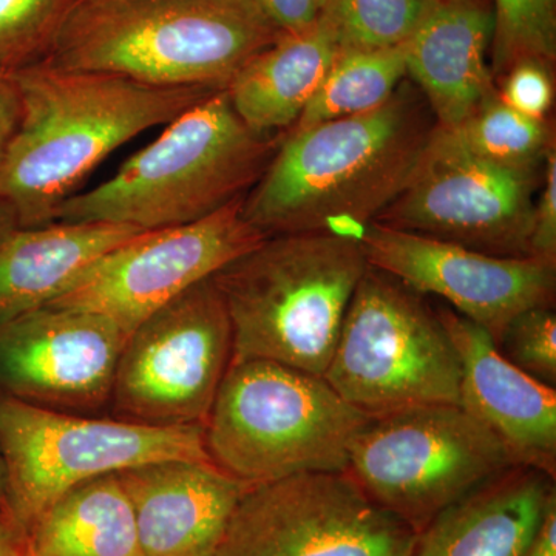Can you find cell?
<instances>
[{
  "mask_svg": "<svg viewBox=\"0 0 556 556\" xmlns=\"http://www.w3.org/2000/svg\"><path fill=\"white\" fill-rule=\"evenodd\" d=\"M434 126L424 94L402 83L372 112L289 130L244 197V218L265 237L358 240L408 185Z\"/></svg>",
  "mask_w": 556,
  "mask_h": 556,
  "instance_id": "6da1fadb",
  "label": "cell"
},
{
  "mask_svg": "<svg viewBox=\"0 0 556 556\" xmlns=\"http://www.w3.org/2000/svg\"><path fill=\"white\" fill-rule=\"evenodd\" d=\"M21 121L0 164V199L21 229L50 225L91 172L127 141L167 126L218 89L159 87L39 61L11 72Z\"/></svg>",
  "mask_w": 556,
  "mask_h": 556,
  "instance_id": "7a4b0ae2",
  "label": "cell"
},
{
  "mask_svg": "<svg viewBox=\"0 0 556 556\" xmlns=\"http://www.w3.org/2000/svg\"><path fill=\"white\" fill-rule=\"evenodd\" d=\"M281 33L254 0H118L73 10L46 62L223 90Z\"/></svg>",
  "mask_w": 556,
  "mask_h": 556,
  "instance_id": "3957f363",
  "label": "cell"
},
{
  "mask_svg": "<svg viewBox=\"0 0 556 556\" xmlns=\"http://www.w3.org/2000/svg\"><path fill=\"white\" fill-rule=\"evenodd\" d=\"M278 142L241 121L226 89L215 91L108 181L64 201L54 222L112 223L142 232L192 225L247 197Z\"/></svg>",
  "mask_w": 556,
  "mask_h": 556,
  "instance_id": "277c9868",
  "label": "cell"
},
{
  "mask_svg": "<svg viewBox=\"0 0 556 556\" xmlns=\"http://www.w3.org/2000/svg\"><path fill=\"white\" fill-rule=\"evenodd\" d=\"M368 268L350 237H266L212 276L232 321V361L265 358L324 376Z\"/></svg>",
  "mask_w": 556,
  "mask_h": 556,
  "instance_id": "5b68a950",
  "label": "cell"
},
{
  "mask_svg": "<svg viewBox=\"0 0 556 556\" xmlns=\"http://www.w3.org/2000/svg\"><path fill=\"white\" fill-rule=\"evenodd\" d=\"M369 420L324 376L265 361H232L204 424L212 463L248 485L345 471Z\"/></svg>",
  "mask_w": 556,
  "mask_h": 556,
  "instance_id": "8992f818",
  "label": "cell"
},
{
  "mask_svg": "<svg viewBox=\"0 0 556 556\" xmlns=\"http://www.w3.org/2000/svg\"><path fill=\"white\" fill-rule=\"evenodd\" d=\"M325 380L369 419L460 404V362L422 294L369 266L358 281Z\"/></svg>",
  "mask_w": 556,
  "mask_h": 556,
  "instance_id": "52a82bcc",
  "label": "cell"
},
{
  "mask_svg": "<svg viewBox=\"0 0 556 556\" xmlns=\"http://www.w3.org/2000/svg\"><path fill=\"white\" fill-rule=\"evenodd\" d=\"M9 515L24 533L73 486L159 460L212 463L203 426L152 427L73 415L0 394Z\"/></svg>",
  "mask_w": 556,
  "mask_h": 556,
  "instance_id": "ba28073f",
  "label": "cell"
},
{
  "mask_svg": "<svg viewBox=\"0 0 556 556\" xmlns=\"http://www.w3.org/2000/svg\"><path fill=\"white\" fill-rule=\"evenodd\" d=\"M515 466L500 439L460 405L369 419L346 471L380 508L419 533L444 508Z\"/></svg>",
  "mask_w": 556,
  "mask_h": 556,
  "instance_id": "9c48e42d",
  "label": "cell"
},
{
  "mask_svg": "<svg viewBox=\"0 0 556 556\" xmlns=\"http://www.w3.org/2000/svg\"><path fill=\"white\" fill-rule=\"evenodd\" d=\"M232 357L228 306L206 278L131 332L113 380L110 413L142 426L204 427Z\"/></svg>",
  "mask_w": 556,
  "mask_h": 556,
  "instance_id": "30bf717a",
  "label": "cell"
},
{
  "mask_svg": "<svg viewBox=\"0 0 556 556\" xmlns=\"http://www.w3.org/2000/svg\"><path fill=\"white\" fill-rule=\"evenodd\" d=\"M541 170L479 159L434 126L408 185L376 222L497 257H532Z\"/></svg>",
  "mask_w": 556,
  "mask_h": 556,
  "instance_id": "8fae6325",
  "label": "cell"
},
{
  "mask_svg": "<svg viewBox=\"0 0 556 556\" xmlns=\"http://www.w3.org/2000/svg\"><path fill=\"white\" fill-rule=\"evenodd\" d=\"M415 541L346 470L321 471L252 485L215 556H408Z\"/></svg>",
  "mask_w": 556,
  "mask_h": 556,
  "instance_id": "7c38bea8",
  "label": "cell"
},
{
  "mask_svg": "<svg viewBox=\"0 0 556 556\" xmlns=\"http://www.w3.org/2000/svg\"><path fill=\"white\" fill-rule=\"evenodd\" d=\"M243 199L177 228L146 230L93 263L47 306L87 311L131 334L156 311L266 239Z\"/></svg>",
  "mask_w": 556,
  "mask_h": 556,
  "instance_id": "4fadbf2b",
  "label": "cell"
},
{
  "mask_svg": "<svg viewBox=\"0 0 556 556\" xmlns=\"http://www.w3.org/2000/svg\"><path fill=\"white\" fill-rule=\"evenodd\" d=\"M361 247L369 266L419 294L445 300L497 345L518 314L554 305L556 263L536 257H497L475 249L371 223Z\"/></svg>",
  "mask_w": 556,
  "mask_h": 556,
  "instance_id": "5bb4252c",
  "label": "cell"
},
{
  "mask_svg": "<svg viewBox=\"0 0 556 556\" xmlns=\"http://www.w3.org/2000/svg\"><path fill=\"white\" fill-rule=\"evenodd\" d=\"M129 334L87 311L43 306L0 327V394L54 412L109 408Z\"/></svg>",
  "mask_w": 556,
  "mask_h": 556,
  "instance_id": "9a60e30c",
  "label": "cell"
},
{
  "mask_svg": "<svg viewBox=\"0 0 556 556\" xmlns=\"http://www.w3.org/2000/svg\"><path fill=\"white\" fill-rule=\"evenodd\" d=\"M437 309L459 356L460 407L500 439L515 466L556 479L555 388L511 365L475 321L450 306Z\"/></svg>",
  "mask_w": 556,
  "mask_h": 556,
  "instance_id": "2e32d148",
  "label": "cell"
},
{
  "mask_svg": "<svg viewBox=\"0 0 556 556\" xmlns=\"http://www.w3.org/2000/svg\"><path fill=\"white\" fill-rule=\"evenodd\" d=\"M144 556H215L229 519L252 485L215 464L159 460L118 471Z\"/></svg>",
  "mask_w": 556,
  "mask_h": 556,
  "instance_id": "e0dca14e",
  "label": "cell"
},
{
  "mask_svg": "<svg viewBox=\"0 0 556 556\" xmlns=\"http://www.w3.org/2000/svg\"><path fill=\"white\" fill-rule=\"evenodd\" d=\"M493 28L486 0H433L404 43L407 76L437 126L453 129L497 90L489 65Z\"/></svg>",
  "mask_w": 556,
  "mask_h": 556,
  "instance_id": "ac0fdd59",
  "label": "cell"
},
{
  "mask_svg": "<svg viewBox=\"0 0 556 556\" xmlns=\"http://www.w3.org/2000/svg\"><path fill=\"white\" fill-rule=\"evenodd\" d=\"M556 479L511 466L475 486L417 533L408 556H519L556 501Z\"/></svg>",
  "mask_w": 556,
  "mask_h": 556,
  "instance_id": "d6986e66",
  "label": "cell"
},
{
  "mask_svg": "<svg viewBox=\"0 0 556 556\" xmlns=\"http://www.w3.org/2000/svg\"><path fill=\"white\" fill-rule=\"evenodd\" d=\"M141 232L65 222L14 230L0 243V327L49 305L102 255Z\"/></svg>",
  "mask_w": 556,
  "mask_h": 556,
  "instance_id": "ffe728a7",
  "label": "cell"
},
{
  "mask_svg": "<svg viewBox=\"0 0 556 556\" xmlns=\"http://www.w3.org/2000/svg\"><path fill=\"white\" fill-rule=\"evenodd\" d=\"M339 50L338 36L325 16L306 30L281 35L230 80V104L252 130L276 137L298 123Z\"/></svg>",
  "mask_w": 556,
  "mask_h": 556,
  "instance_id": "44dd1931",
  "label": "cell"
},
{
  "mask_svg": "<svg viewBox=\"0 0 556 556\" xmlns=\"http://www.w3.org/2000/svg\"><path fill=\"white\" fill-rule=\"evenodd\" d=\"M27 556H144L118 473L73 486L24 530Z\"/></svg>",
  "mask_w": 556,
  "mask_h": 556,
  "instance_id": "7402d4cb",
  "label": "cell"
},
{
  "mask_svg": "<svg viewBox=\"0 0 556 556\" xmlns=\"http://www.w3.org/2000/svg\"><path fill=\"white\" fill-rule=\"evenodd\" d=\"M405 78L404 46L386 50L340 49L313 100L289 130L372 112L393 97Z\"/></svg>",
  "mask_w": 556,
  "mask_h": 556,
  "instance_id": "603a6c76",
  "label": "cell"
},
{
  "mask_svg": "<svg viewBox=\"0 0 556 556\" xmlns=\"http://www.w3.org/2000/svg\"><path fill=\"white\" fill-rule=\"evenodd\" d=\"M479 159L519 170H541L554 146L546 119H533L508 108L497 90L463 123L447 129Z\"/></svg>",
  "mask_w": 556,
  "mask_h": 556,
  "instance_id": "cb8c5ba5",
  "label": "cell"
},
{
  "mask_svg": "<svg viewBox=\"0 0 556 556\" xmlns=\"http://www.w3.org/2000/svg\"><path fill=\"white\" fill-rule=\"evenodd\" d=\"M433 0H328L324 16L340 49L386 50L404 46Z\"/></svg>",
  "mask_w": 556,
  "mask_h": 556,
  "instance_id": "d4e9b609",
  "label": "cell"
},
{
  "mask_svg": "<svg viewBox=\"0 0 556 556\" xmlns=\"http://www.w3.org/2000/svg\"><path fill=\"white\" fill-rule=\"evenodd\" d=\"M493 78L518 62L555 61L556 0H493Z\"/></svg>",
  "mask_w": 556,
  "mask_h": 556,
  "instance_id": "484cf974",
  "label": "cell"
},
{
  "mask_svg": "<svg viewBox=\"0 0 556 556\" xmlns=\"http://www.w3.org/2000/svg\"><path fill=\"white\" fill-rule=\"evenodd\" d=\"M76 0H0V67L14 72L46 60Z\"/></svg>",
  "mask_w": 556,
  "mask_h": 556,
  "instance_id": "4316f807",
  "label": "cell"
},
{
  "mask_svg": "<svg viewBox=\"0 0 556 556\" xmlns=\"http://www.w3.org/2000/svg\"><path fill=\"white\" fill-rule=\"evenodd\" d=\"M511 365L544 386L556 387V313L554 305L518 314L496 345Z\"/></svg>",
  "mask_w": 556,
  "mask_h": 556,
  "instance_id": "83f0119b",
  "label": "cell"
},
{
  "mask_svg": "<svg viewBox=\"0 0 556 556\" xmlns=\"http://www.w3.org/2000/svg\"><path fill=\"white\" fill-rule=\"evenodd\" d=\"M503 79V89L497 93L508 108L529 118H546L555 98L551 64L541 61L518 62Z\"/></svg>",
  "mask_w": 556,
  "mask_h": 556,
  "instance_id": "f1b7e54d",
  "label": "cell"
},
{
  "mask_svg": "<svg viewBox=\"0 0 556 556\" xmlns=\"http://www.w3.org/2000/svg\"><path fill=\"white\" fill-rule=\"evenodd\" d=\"M541 192L533 207L530 254L544 262L556 263V150L555 144L544 159Z\"/></svg>",
  "mask_w": 556,
  "mask_h": 556,
  "instance_id": "f546056e",
  "label": "cell"
},
{
  "mask_svg": "<svg viewBox=\"0 0 556 556\" xmlns=\"http://www.w3.org/2000/svg\"><path fill=\"white\" fill-rule=\"evenodd\" d=\"M281 35L313 27L327 10L328 0H254Z\"/></svg>",
  "mask_w": 556,
  "mask_h": 556,
  "instance_id": "4dcf8cb0",
  "label": "cell"
},
{
  "mask_svg": "<svg viewBox=\"0 0 556 556\" xmlns=\"http://www.w3.org/2000/svg\"><path fill=\"white\" fill-rule=\"evenodd\" d=\"M21 121V97L9 70L0 67V164Z\"/></svg>",
  "mask_w": 556,
  "mask_h": 556,
  "instance_id": "1f68e13d",
  "label": "cell"
},
{
  "mask_svg": "<svg viewBox=\"0 0 556 556\" xmlns=\"http://www.w3.org/2000/svg\"><path fill=\"white\" fill-rule=\"evenodd\" d=\"M519 556H556V501L548 507L535 535Z\"/></svg>",
  "mask_w": 556,
  "mask_h": 556,
  "instance_id": "d6a6232c",
  "label": "cell"
},
{
  "mask_svg": "<svg viewBox=\"0 0 556 556\" xmlns=\"http://www.w3.org/2000/svg\"><path fill=\"white\" fill-rule=\"evenodd\" d=\"M0 556H27L24 533L0 511Z\"/></svg>",
  "mask_w": 556,
  "mask_h": 556,
  "instance_id": "836d02e7",
  "label": "cell"
},
{
  "mask_svg": "<svg viewBox=\"0 0 556 556\" xmlns=\"http://www.w3.org/2000/svg\"><path fill=\"white\" fill-rule=\"evenodd\" d=\"M17 229H20V222H17L16 212L5 200L0 199V243Z\"/></svg>",
  "mask_w": 556,
  "mask_h": 556,
  "instance_id": "e575fe53",
  "label": "cell"
},
{
  "mask_svg": "<svg viewBox=\"0 0 556 556\" xmlns=\"http://www.w3.org/2000/svg\"><path fill=\"white\" fill-rule=\"evenodd\" d=\"M0 511L9 515V490H7V471L5 464H3L2 455H0ZM11 519V518H10Z\"/></svg>",
  "mask_w": 556,
  "mask_h": 556,
  "instance_id": "d590c367",
  "label": "cell"
},
{
  "mask_svg": "<svg viewBox=\"0 0 556 556\" xmlns=\"http://www.w3.org/2000/svg\"><path fill=\"white\" fill-rule=\"evenodd\" d=\"M118 2V0H76L73 10L87 9V7L104 5V3ZM72 10V11H73ZM72 14V13H70Z\"/></svg>",
  "mask_w": 556,
  "mask_h": 556,
  "instance_id": "8d00e7d4",
  "label": "cell"
}]
</instances>
